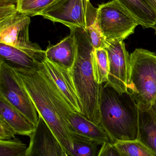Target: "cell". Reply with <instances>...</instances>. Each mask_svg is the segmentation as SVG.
Instances as JSON below:
<instances>
[{
	"mask_svg": "<svg viewBox=\"0 0 156 156\" xmlns=\"http://www.w3.org/2000/svg\"><path fill=\"white\" fill-rule=\"evenodd\" d=\"M100 112V125L112 144L137 139L139 109L129 93H120L108 83H103Z\"/></svg>",
	"mask_w": 156,
	"mask_h": 156,
	"instance_id": "obj_1",
	"label": "cell"
},
{
	"mask_svg": "<svg viewBox=\"0 0 156 156\" xmlns=\"http://www.w3.org/2000/svg\"><path fill=\"white\" fill-rule=\"evenodd\" d=\"M13 69L29 94L38 115L44 119L66 154L71 156L74 149V134L70 130L53 102L46 78L39 63L35 68Z\"/></svg>",
	"mask_w": 156,
	"mask_h": 156,
	"instance_id": "obj_2",
	"label": "cell"
},
{
	"mask_svg": "<svg viewBox=\"0 0 156 156\" xmlns=\"http://www.w3.org/2000/svg\"><path fill=\"white\" fill-rule=\"evenodd\" d=\"M76 38L77 54L70 74L82 105L83 115L100 124V105L102 84L96 82L92 63L93 48L87 30L71 28Z\"/></svg>",
	"mask_w": 156,
	"mask_h": 156,
	"instance_id": "obj_3",
	"label": "cell"
},
{
	"mask_svg": "<svg viewBox=\"0 0 156 156\" xmlns=\"http://www.w3.org/2000/svg\"><path fill=\"white\" fill-rule=\"evenodd\" d=\"M131 75L127 92L138 109H151L156 99V55L143 48H136L130 55Z\"/></svg>",
	"mask_w": 156,
	"mask_h": 156,
	"instance_id": "obj_4",
	"label": "cell"
},
{
	"mask_svg": "<svg viewBox=\"0 0 156 156\" xmlns=\"http://www.w3.org/2000/svg\"><path fill=\"white\" fill-rule=\"evenodd\" d=\"M98 8L90 0H58L40 15L54 22L61 23L70 29L87 30L97 20Z\"/></svg>",
	"mask_w": 156,
	"mask_h": 156,
	"instance_id": "obj_5",
	"label": "cell"
},
{
	"mask_svg": "<svg viewBox=\"0 0 156 156\" xmlns=\"http://www.w3.org/2000/svg\"><path fill=\"white\" fill-rule=\"evenodd\" d=\"M49 89L55 106L72 133L89 138L99 145H102L105 143L112 144L100 125L89 121L82 115L71 110L55 84H49Z\"/></svg>",
	"mask_w": 156,
	"mask_h": 156,
	"instance_id": "obj_6",
	"label": "cell"
},
{
	"mask_svg": "<svg viewBox=\"0 0 156 156\" xmlns=\"http://www.w3.org/2000/svg\"><path fill=\"white\" fill-rule=\"evenodd\" d=\"M0 96L20 111L35 126L37 111L13 68L0 59Z\"/></svg>",
	"mask_w": 156,
	"mask_h": 156,
	"instance_id": "obj_7",
	"label": "cell"
},
{
	"mask_svg": "<svg viewBox=\"0 0 156 156\" xmlns=\"http://www.w3.org/2000/svg\"><path fill=\"white\" fill-rule=\"evenodd\" d=\"M97 21L107 39L124 41L134 33L139 25L136 20L114 0L99 5Z\"/></svg>",
	"mask_w": 156,
	"mask_h": 156,
	"instance_id": "obj_8",
	"label": "cell"
},
{
	"mask_svg": "<svg viewBox=\"0 0 156 156\" xmlns=\"http://www.w3.org/2000/svg\"><path fill=\"white\" fill-rule=\"evenodd\" d=\"M109 72L107 82L120 93L127 92L131 75V58L122 40L107 39Z\"/></svg>",
	"mask_w": 156,
	"mask_h": 156,
	"instance_id": "obj_9",
	"label": "cell"
},
{
	"mask_svg": "<svg viewBox=\"0 0 156 156\" xmlns=\"http://www.w3.org/2000/svg\"><path fill=\"white\" fill-rule=\"evenodd\" d=\"M30 23V16L18 11L0 19V43L27 51L42 52L37 44L29 40Z\"/></svg>",
	"mask_w": 156,
	"mask_h": 156,
	"instance_id": "obj_10",
	"label": "cell"
},
{
	"mask_svg": "<svg viewBox=\"0 0 156 156\" xmlns=\"http://www.w3.org/2000/svg\"><path fill=\"white\" fill-rule=\"evenodd\" d=\"M30 137L27 156H64L66 152L40 115Z\"/></svg>",
	"mask_w": 156,
	"mask_h": 156,
	"instance_id": "obj_11",
	"label": "cell"
},
{
	"mask_svg": "<svg viewBox=\"0 0 156 156\" xmlns=\"http://www.w3.org/2000/svg\"><path fill=\"white\" fill-rule=\"evenodd\" d=\"M40 62L73 112L83 115L82 105L78 96L69 71L50 62L45 56Z\"/></svg>",
	"mask_w": 156,
	"mask_h": 156,
	"instance_id": "obj_12",
	"label": "cell"
},
{
	"mask_svg": "<svg viewBox=\"0 0 156 156\" xmlns=\"http://www.w3.org/2000/svg\"><path fill=\"white\" fill-rule=\"evenodd\" d=\"M45 54L50 62L69 71L74 65L77 54L76 38L73 30L70 29L69 35L57 44H49Z\"/></svg>",
	"mask_w": 156,
	"mask_h": 156,
	"instance_id": "obj_13",
	"label": "cell"
},
{
	"mask_svg": "<svg viewBox=\"0 0 156 156\" xmlns=\"http://www.w3.org/2000/svg\"><path fill=\"white\" fill-rule=\"evenodd\" d=\"M45 52L44 50L41 52L27 51L0 43V59L7 64H12L13 68L33 69L37 67Z\"/></svg>",
	"mask_w": 156,
	"mask_h": 156,
	"instance_id": "obj_14",
	"label": "cell"
},
{
	"mask_svg": "<svg viewBox=\"0 0 156 156\" xmlns=\"http://www.w3.org/2000/svg\"><path fill=\"white\" fill-rule=\"evenodd\" d=\"M0 117L14 129L16 134L30 136L36 128L25 116L7 100L0 96Z\"/></svg>",
	"mask_w": 156,
	"mask_h": 156,
	"instance_id": "obj_15",
	"label": "cell"
},
{
	"mask_svg": "<svg viewBox=\"0 0 156 156\" xmlns=\"http://www.w3.org/2000/svg\"><path fill=\"white\" fill-rule=\"evenodd\" d=\"M127 11L143 28H154L156 12L147 0H114Z\"/></svg>",
	"mask_w": 156,
	"mask_h": 156,
	"instance_id": "obj_16",
	"label": "cell"
},
{
	"mask_svg": "<svg viewBox=\"0 0 156 156\" xmlns=\"http://www.w3.org/2000/svg\"><path fill=\"white\" fill-rule=\"evenodd\" d=\"M137 140L156 155V119L151 109H139V122Z\"/></svg>",
	"mask_w": 156,
	"mask_h": 156,
	"instance_id": "obj_17",
	"label": "cell"
},
{
	"mask_svg": "<svg viewBox=\"0 0 156 156\" xmlns=\"http://www.w3.org/2000/svg\"><path fill=\"white\" fill-rule=\"evenodd\" d=\"M91 58L96 82L99 84L107 82L109 72V60L107 50L105 48H93Z\"/></svg>",
	"mask_w": 156,
	"mask_h": 156,
	"instance_id": "obj_18",
	"label": "cell"
},
{
	"mask_svg": "<svg viewBox=\"0 0 156 156\" xmlns=\"http://www.w3.org/2000/svg\"><path fill=\"white\" fill-rule=\"evenodd\" d=\"M121 156H156L138 140L116 141L112 144Z\"/></svg>",
	"mask_w": 156,
	"mask_h": 156,
	"instance_id": "obj_19",
	"label": "cell"
},
{
	"mask_svg": "<svg viewBox=\"0 0 156 156\" xmlns=\"http://www.w3.org/2000/svg\"><path fill=\"white\" fill-rule=\"evenodd\" d=\"M58 0H18L17 11L29 16L40 15Z\"/></svg>",
	"mask_w": 156,
	"mask_h": 156,
	"instance_id": "obj_20",
	"label": "cell"
},
{
	"mask_svg": "<svg viewBox=\"0 0 156 156\" xmlns=\"http://www.w3.org/2000/svg\"><path fill=\"white\" fill-rule=\"evenodd\" d=\"M73 149L71 156H98L99 144L93 140L74 134L73 136Z\"/></svg>",
	"mask_w": 156,
	"mask_h": 156,
	"instance_id": "obj_21",
	"label": "cell"
},
{
	"mask_svg": "<svg viewBox=\"0 0 156 156\" xmlns=\"http://www.w3.org/2000/svg\"><path fill=\"white\" fill-rule=\"evenodd\" d=\"M28 147L17 138L0 140V156H27Z\"/></svg>",
	"mask_w": 156,
	"mask_h": 156,
	"instance_id": "obj_22",
	"label": "cell"
},
{
	"mask_svg": "<svg viewBox=\"0 0 156 156\" xmlns=\"http://www.w3.org/2000/svg\"><path fill=\"white\" fill-rule=\"evenodd\" d=\"M87 31L94 49L106 48L107 39L100 28L97 20L87 29Z\"/></svg>",
	"mask_w": 156,
	"mask_h": 156,
	"instance_id": "obj_23",
	"label": "cell"
},
{
	"mask_svg": "<svg viewBox=\"0 0 156 156\" xmlns=\"http://www.w3.org/2000/svg\"><path fill=\"white\" fill-rule=\"evenodd\" d=\"M16 133L12 126L0 117V140H9L15 138Z\"/></svg>",
	"mask_w": 156,
	"mask_h": 156,
	"instance_id": "obj_24",
	"label": "cell"
},
{
	"mask_svg": "<svg viewBox=\"0 0 156 156\" xmlns=\"http://www.w3.org/2000/svg\"><path fill=\"white\" fill-rule=\"evenodd\" d=\"M98 156H121L112 144L105 143L101 145Z\"/></svg>",
	"mask_w": 156,
	"mask_h": 156,
	"instance_id": "obj_25",
	"label": "cell"
},
{
	"mask_svg": "<svg viewBox=\"0 0 156 156\" xmlns=\"http://www.w3.org/2000/svg\"><path fill=\"white\" fill-rule=\"evenodd\" d=\"M18 0H0V8H16Z\"/></svg>",
	"mask_w": 156,
	"mask_h": 156,
	"instance_id": "obj_26",
	"label": "cell"
},
{
	"mask_svg": "<svg viewBox=\"0 0 156 156\" xmlns=\"http://www.w3.org/2000/svg\"><path fill=\"white\" fill-rule=\"evenodd\" d=\"M151 110L156 119V99L153 103V105H152Z\"/></svg>",
	"mask_w": 156,
	"mask_h": 156,
	"instance_id": "obj_27",
	"label": "cell"
},
{
	"mask_svg": "<svg viewBox=\"0 0 156 156\" xmlns=\"http://www.w3.org/2000/svg\"><path fill=\"white\" fill-rule=\"evenodd\" d=\"M149 4L156 12V0H147Z\"/></svg>",
	"mask_w": 156,
	"mask_h": 156,
	"instance_id": "obj_28",
	"label": "cell"
},
{
	"mask_svg": "<svg viewBox=\"0 0 156 156\" xmlns=\"http://www.w3.org/2000/svg\"><path fill=\"white\" fill-rule=\"evenodd\" d=\"M154 29L155 30V34L156 35V27L154 28Z\"/></svg>",
	"mask_w": 156,
	"mask_h": 156,
	"instance_id": "obj_29",
	"label": "cell"
},
{
	"mask_svg": "<svg viewBox=\"0 0 156 156\" xmlns=\"http://www.w3.org/2000/svg\"><path fill=\"white\" fill-rule=\"evenodd\" d=\"M64 156H69L67 154H65V155H64Z\"/></svg>",
	"mask_w": 156,
	"mask_h": 156,
	"instance_id": "obj_30",
	"label": "cell"
}]
</instances>
